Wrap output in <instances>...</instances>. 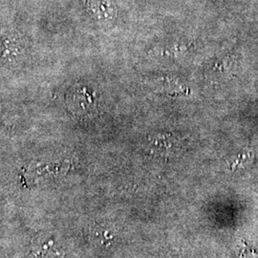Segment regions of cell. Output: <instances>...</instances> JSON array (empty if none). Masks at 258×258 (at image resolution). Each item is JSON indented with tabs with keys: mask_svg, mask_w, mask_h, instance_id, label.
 Segmentation results:
<instances>
[{
	"mask_svg": "<svg viewBox=\"0 0 258 258\" xmlns=\"http://www.w3.org/2000/svg\"><path fill=\"white\" fill-rule=\"evenodd\" d=\"M31 250L36 258H64L63 243L55 233L41 231L31 241Z\"/></svg>",
	"mask_w": 258,
	"mask_h": 258,
	"instance_id": "obj_1",
	"label": "cell"
},
{
	"mask_svg": "<svg viewBox=\"0 0 258 258\" xmlns=\"http://www.w3.org/2000/svg\"><path fill=\"white\" fill-rule=\"evenodd\" d=\"M68 104L74 111L89 110L96 104V93L86 86L74 87L69 93Z\"/></svg>",
	"mask_w": 258,
	"mask_h": 258,
	"instance_id": "obj_2",
	"label": "cell"
},
{
	"mask_svg": "<svg viewBox=\"0 0 258 258\" xmlns=\"http://www.w3.org/2000/svg\"><path fill=\"white\" fill-rule=\"evenodd\" d=\"M115 230L105 224L97 225L91 230V240L94 245L102 249H110L117 242Z\"/></svg>",
	"mask_w": 258,
	"mask_h": 258,
	"instance_id": "obj_3",
	"label": "cell"
},
{
	"mask_svg": "<svg viewBox=\"0 0 258 258\" xmlns=\"http://www.w3.org/2000/svg\"><path fill=\"white\" fill-rule=\"evenodd\" d=\"M87 7L93 17L102 22L112 20L116 13L112 0H87Z\"/></svg>",
	"mask_w": 258,
	"mask_h": 258,
	"instance_id": "obj_4",
	"label": "cell"
}]
</instances>
